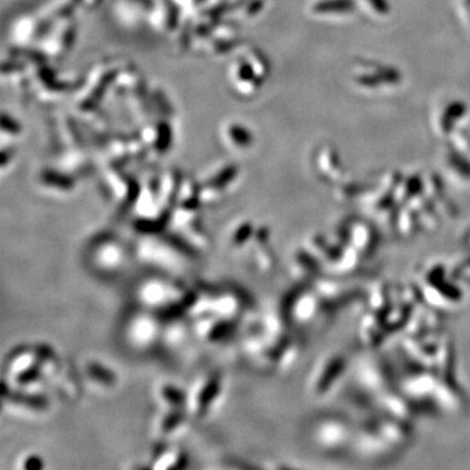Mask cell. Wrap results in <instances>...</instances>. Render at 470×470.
Listing matches in <instances>:
<instances>
[{
  "instance_id": "obj_3",
  "label": "cell",
  "mask_w": 470,
  "mask_h": 470,
  "mask_svg": "<svg viewBox=\"0 0 470 470\" xmlns=\"http://www.w3.org/2000/svg\"><path fill=\"white\" fill-rule=\"evenodd\" d=\"M179 289L165 279H145L139 289V298L149 309H163L179 300Z\"/></svg>"
},
{
  "instance_id": "obj_2",
  "label": "cell",
  "mask_w": 470,
  "mask_h": 470,
  "mask_svg": "<svg viewBox=\"0 0 470 470\" xmlns=\"http://www.w3.org/2000/svg\"><path fill=\"white\" fill-rule=\"evenodd\" d=\"M89 259L101 273L114 275L127 264V251L118 239L106 236L92 245Z\"/></svg>"
},
{
  "instance_id": "obj_1",
  "label": "cell",
  "mask_w": 470,
  "mask_h": 470,
  "mask_svg": "<svg viewBox=\"0 0 470 470\" xmlns=\"http://www.w3.org/2000/svg\"><path fill=\"white\" fill-rule=\"evenodd\" d=\"M124 339L135 350H145L153 346L160 336V323L149 311L132 314L124 324Z\"/></svg>"
}]
</instances>
